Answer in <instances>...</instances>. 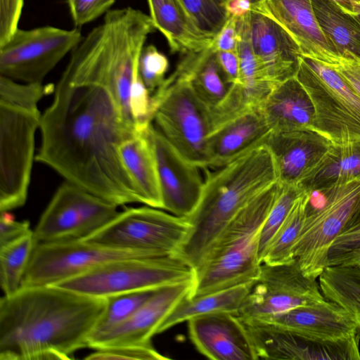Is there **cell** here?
Wrapping results in <instances>:
<instances>
[{
	"instance_id": "obj_1",
	"label": "cell",
	"mask_w": 360,
	"mask_h": 360,
	"mask_svg": "<svg viewBox=\"0 0 360 360\" xmlns=\"http://www.w3.org/2000/svg\"><path fill=\"white\" fill-rule=\"evenodd\" d=\"M41 114L35 160L117 206L141 202L120 147L136 131L110 77L70 58Z\"/></svg>"
},
{
	"instance_id": "obj_2",
	"label": "cell",
	"mask_w": 360,
	"mask_h": 360,
	"mask_svg": "<svg viewBox=\"0 0 360 360\" xmlns=\"http://www.w3.org/2000/svg\"><path fill=\"white\" fill-rule=\"evenodd\" d=\"M106 298L57 285L20 288L0 300V360L70 359L88 339Z\"/></svg>"
},
{
	"instance_id": "obj_3",
	"label": "cell",
	"mask_w": 360,
	"mask_h": 360,
	"mask_svg": "<svg viewBox=\"0 0 360 360\" xmlns=\"http://www.w3.org/2000/svg\"><path fill=\"white\" fill-rule=\"evenodd\" d=\"M214 169H205L198 204L185 217L191 229L176 255L194 270L238 213L278 181L274 159L266 144Z\"/></svg>"
},
{
	"instance_id": "obj_4",
	"label": "cell",
	"mask_w": 360,
	"mask_h": 360,
	"mask_svg": "<svg viewBox=\"0 0 360 360\" xmlns=\"http://www.w3.org/2000/svg\"><path fill=\"white\" fill-rule=\"evenodd\" d=\"M281 188L277 181L247 204L214 241L195 269L190 297L255 281L260 272L261 229Z\"/></svg>"
},
{
	"instance_id": "obj_5",
	"label": "cell",
	"mask_w": 360,
	"mask_h": 360,
	"mask_svg": "<svg viewBox=\"0 0 360 360\" xmlns=\"http://www.w3.org/2000/svg\"><path fill=\"white\" fill-rule=\"evenodd\" d=\"M153 123L190 162L208 168L207 139L211 132L209 110L195 94L180 66L151 96Z\"/></svg>"
},
{
	"instance_id": "obj_6",
	"label": "cell",
	"mask_w": 360,
	"mask_h": 360,
	"mask_svg": "<svg viewBox=\"0 0 360 360\" xmlns=\"http://www.w3.org/2000/svg\"><path fill=\"white\" fill-rule=\"evenodd\" d=\"M295 76L314 106L312 131L331 143L360 141V96L332 65L301 55Z\"/></svg>"
},
{
	"instance_id": "obj_7",
	"label": "cell",
	"mask_w": 360,
	"mask_h": 360,
	"mask_svg": "<svg viewBox=\"0 0 360 360\" xmlns=\"http://www.w3.org/2000/svg\"><path fill=\"white\" fill-rule=\"evenodd\" d=\"M194 278L195 270L176 255L131 257L107 261L53 285L87 296L107 298L128 292L157 289Z\"/></svg>"
},
{
	"instance_id": "obj_8",
	"label": "cell",
	"mask_w": 360,
	"mask_h": 360,
	"mask_svg": "<svg viewBox=\"0 0 360 360\" xmlns=\"http://www.w3.org/2000/svg\"><path fill=\"white\" fill-rule=\"evenodd\" d=\"M190 229L185 217L147 205L120 212L110 223L83 240L148 257H167L176 255Z\"/></svg>"
},
{
	"instance_id": "obj_9",
	"label": "cell",
	"mask_w": 360,
	"mask_h": 360,
	"mask_svg": "<svg viewBox=\"0 0 360 360\" xmlns=\"http://www.w3.org/2000/svg\"><path fill=\"white\" fill-rule=\"evenodd\" d=\"M41 113L0 102V211L22 206L27 198L34 141Z\"/></svg>"
},
{
	"instance_id": "obj_10",
	"label": "cell",
	"mask_w": 360,
	"mask_h": 360,
	"mask_svg": "<svg viewBox=\"0 0 360 360\" xmlns=\"http://www.w3.org/2000/svg\"><path fill=\"white\" fill-rule=\"evenodd\" d=\"M323 200L310 207L294 246L293 257L304 274L317 278L326 267L330 245L351 217L360 198V179L320 193Z\"/></svg>"
},
{
	"instance_id": "obj_11",
	"label": "cell",
	"mask_w": 360,
	"mask_h": 360,
	"mask_svg": "<svg viewBox=\"0 0 360 360\" xmlns=\"http://www.w3.org/2000/svg\"><path fill=\"white\" fill-rule=\"evenodd\" d=\"M117 205L65 181L56 190L33 231L35 243L83 240L114 219Z\"/></svg>"
},
{
	"instance_id": "obj_12",
	"label": "cell",
	"mask_w": 360,
	"mask_h": 360,
	"mask_svg": "<svg viewBox=\"0 0 360 360\" xmlns=\"http://www.w3.org/2000/svg\"><path fill=\"white\" fill-rule=\"evenodd\" d=\"M82 39L78 27L18 28L0 46V75L22 82L42 83L46 76Z\"/></svg>"
},
{
	"instance_id": "obj_13",
	"label": "cell",
	"mask_w": 360,
	"mask_h": 360,
	"mask_svg": "<svg viewBox=\"0 0 360 360\" xmlns=\"http://www.w3.org/2000/svg\"><path fill=\"white\" fill-rule=\"evenodd\" d=\"M325 299L317 278L307 276L295 259L279 264H262L237 316L243 322L257 321Z\"/></svg>"
},
{
	"instance_id": "obj_14",
	"label": "cell",
	"mask_w": 360,
	"mask_h": 360,
	"mask_svg": "<svg viewBox=\"0 0 360 360\" xmlns=\"http://www.w3.org/2000/svg\"><path fill=\"white\" fill-rule=\"evenodd\" d=\"M148 257L85 240L35 243L20 288L53 285L112 259Z\"/></svg>"
},
{
	"instance_id": "obj_15",
	"label": "cell",
	"mask_w": 360,
	"mask_h": 360,
	"mask_svg": "<svg viewBox=\"0 0 360 360\" xmlns=\"http://www.w3.org/2000/svg\"><path fill=\"white\" fill-rule=\"evenodd\" d=\"M156 160L162 210L187 217L197 207L204 180L200 168L188 161L156 129L148 127Z\"/></svg>"
},
{
	"instance_id": "obj_16",
	"label": "cell",
	"mask_w": 360,
	"mask_h": 360,
	"mask_svg": "<svg viewBox=\"0 0 360 360\" xmlns=\"http://www.w3.org/2000/svg\"><path fill=\"white\" fill-rule=\"evenodd\" d=\"M258 359L291 360H359L360 335L346 340L321 342L310 340L278 327L243 322Z\"/></svg>"
},
{
	"instance_id": "obj_17",
	"label": "cell",
	"mask_w": 360,
	"mask_h": 360,
	"mask_svg": "<svg viewBox=\"0 0 360 360\" xmlns=\"http://www.w3.org/2000/svg\"><path fill=\"white\" fill-rule=\"evenodd\" d=\"M194 278L161 287L131 316L103 333L91 335L88 347L94 349L124 345L151 343L162 321L185 297L191 295Z\"/></svg>"
},
{
	"instance_id": "obj_18",
	"label": "cell",
	"mask_w": 360,
	"mask_h": 360,
	"mask_svg": "<svg viewBox=\"0 0 360 360\" xmlns=\"http://www.w3.org/2000/svg\"><path fill=\"white\" fill-rule=\"evenodd\" d=\"M191 341L213 360H256V349L245 323L236 314L218 312L187 321Z\"/></svg>"
},
{
	"instance_id": "obj_19",
	"label": "cell",
	"mask_w": 360,
	"mask_h": 360,
	"mask_svg": "<svg viewBox=\"0 0 360 360\" xmlns=\"http://www.w3.org/2000/svg\"><path fill=\"white\" fill-rule=\"evenodd\" d=\"M302 337L321 342H339L358 333L352 315L339 304L325 299L309 305L292 308L259 320Z\"/></svg>"
},
{
	"instance_id": "obj_20",
	"label": "cell",
	"mask_w": 360,
	"mask_h": 360,
	"mask_svg": "<svg viewBox=\"0 0 360 360\" xmlns=\"http://www.w3.org/2000/svg\"><path fill=\"white\" fill-rule=\"evenodd\" d=\"M272 19L298 44L301 55L335 65L340 58L324 36L311 0H263L252 10Z\"/></svg>"
},
{
	"instance_id": "obj_21",
	"label": "cell",
	"mask_w": 360,
	"mask_h": 360,
	"mask_svg": "<svg viewBox=\"0 0 360 360\" xmlns=\"http://www.w3.org/2000/svg\"><path fill=\"white\" fill-rule=\"evenodd\" d=\"M245 18L252 49L269 81L277 85L295 76L301 51L292 37L262 13L250 11Z\"/></svg>"
},
{
	"instance_id": "obj_22",
	"label": "cell",
	"mask_w": 360,
	"mask_h": 360,
	"mask_svg": "<svg viewBox=\"0 0 360 360\" xmlns=\"http://www.w3.org/2000/svg\"><path fill=\"white\" fill-rule=\"evenodd\" d=\"M266 145L274 159L278 181L298 185L321 162L331 142L310 130L271 132Z\"/></svg>"
},
{
	"instance_id": "obj_23",
	"label": "cell",
	"mask_w": 360,
	"mask_h": 360,
	"mask_svg": "<svg viewBox=\"0 0 360 360\" xmlns=\"http://www.w3.org/2000/svg\"><path fill=\"white\" fill-rule=\"evenodd\" d=\"M271 133L260 108L232 120L209 135L206 143L207 169L223 167L266 144Z\"/></svg>"
},
{
	"instance_id": "obj_24",
	"label": "cell",
	"mask_w": 360,
	"mask_h": 360,
	"mask_svg": "<svg viewBox=\"0 0 360 360\" xmlns=\"http://www.w3.org/2000/svg\"><path fill=\"white\" fill-rule=\"evenodd\" d=\"M260 110L271 132L311 130L314 106L309 94L295 76L276 85Z\"/></svg>"
},
{
	"instance_id": "obj_25",
	"label": "cell",
	"mask_w": 360,
	"mask_h": 360,
	"mask_svg": "<svg viewBox=\"0 0 360 360\" xmlns=\"http://www.w3.org/2000/svg\"><path fill=\"white\" fill-rule=\"evenodd\" d=\"M147 2L153 25L166 39L171 53L184 55L211 45L213 39L198 28L181 0Z\"/></svg>"
},
{
	"instance_id": "obj_26",
	"label": "cell",
	"mask_w": 360,
	"mask_h": 360,
	"mask_svg": "<svg viewBox=\"0 0 360 360\" xmlns=\"http://www.w3.org/2000/svg\"><path fill=\"white\" fill-rule=\"evenodd\" d=\"M148 127L125 140L120 147V155L141 203L162 209L157 164Z\"/></svg>"
},
{
	"instance_id": "obj_27",
	"label": "cell",
	"mask_w": 360,
	"mask_h": 360,
	"mask_svg": "<svg viewBox=\"0 0 360 360\" xmlns=\"http://www.w3.org/2000/svg\"><path fill=\"white\" fill-rule=\"evenodd\" d=\"M357 179H360V141L331 143L321 162L298 185L309 193H320Z\"/></svg>"
},
{
	"instance_id": "obj_28",
	"label": "cell",
	"mask_w": 360,
	"mask_h": 360,
	"mask_svg": "<svg viewBox=\"0 0 360 360\" xmlns=\"http://www.w3.org/2000/svg\"><path fill=\"white\" fill-rule=\"evenodd\" d=\"M318 23L340 59L360 61V19L333 0H311Z\"/></svg>"
},
{
	"instance_id": "obj_29",
	"label": "cell",
	"mask_w": 360,
	"mask_h": 360,
	"mask_svg": "<svg viewBox=\"0 0 360 360\" xmlns=\"http://www.w3.org/2000/svg\"><path fill=\"white\" fill-rule=\"evenodd\" d=\"M255 281L199 296L185 297L162 321L157 334L198 316L218 312H229L237 315Z\"/></svg>"
},
{
	"instance_id": "obj_30",
	"label": "cell",
	"mask_w": 360,
	"mask_h": 360,
	"mask_svg": "<svg viewBox=\"0 0 360 360\" xmlns=\"http://www.w3.org/2000/svg\"><path fill=\"white\" fill-rule=\"evenodd\" d=\"M217 52L212 42L201 51L184 54L178 63L186 75L195 94L208 110L222 100L229 86L219 66Z\"/></svg>"
},
{
	"instance_id": "obj_31",
	"label": "cell",
	"mask_w": 360,
	"mask_h": 360,
	"mask_svg": "<svg viewBox=\"0 0 360 360\" xmlns=\"http://www.w3.org/2000/svg\"><path fill=\"white\" fill-rule=\"evenodd\" d=\"M318 281L323 296L339 304L352 315L360 335V267L328 266Z\"/></svg>"
},
{
	"instance_id": "obj_32",
	"label": "cell",
	"mask_w": 360,
	"mask_h": 360,
	"mask_svg": "<svg viewBox=\"0 0 360 360\" xmlns=\"http://www.w3.org/2000/svg\"><path fill=\"white\" fill-rule=\"evenodd\" d=\"M310 197V193L304 192L295 201L271 241L262 264H279L295 259L293 249L307 216Z\"/></svg>"
},
{
	"instance_id": "obj_33",
	"label": "cell",
	"mask_w": 360,
	"mask_h": 360,
	"mask_svg": "<svg viewBox=\"0 0 360 360\" xmlns=\"http://www.w3.org/2000/svg\"><path fill=\"white\" fill-rule=\"evenodd\" d=\"M266 98L238 82L230 84L222 100L209 110L210 134L232 120L259 109Z\"/></svg>"
},
{
	"instance_id": "obj_34",
	"label": "cell",
	"mask_w": 360,
	"mask_h": 360,
	"mask_svg": "<svg viewBox=\"0 0 360 360\" xmlns=\"http://www.w3.org/2000/svg\"><path fill=\"white\" fill-rule=\"evenodd\" d=\"M34 245L32 231L0 248V285L4 295H11L20 288Z\"/></svg>"
},
{
	"instance_id": "obj_35",
	"label": "cell",
	"mask_w": 360,
	"mask_h": 360,
	"mask_svg": "<svg viewBox=\"0 0 360 360\" xmlns=\"http://www.w3.org/2000/svg\"><path fill=\"white\" fill-rule=\"evenodd\" d=\"M157 289L128 292L107 297L105 307L90 336L108 330L125 321L145 303Z\"/></svg>"
},
{
	"instance_id": "obj_36",
	"label": "cell",
	"mask_w": 360,
	"mask_h": 360,
	"mask_svg": "<svg viewBox=\"0 0 360 360\" xmlns=\"http://www.w3.org/2000/svg\"><path fill=\"white\" fill-rule=\"evenodd\" d=\"M305 192L299 185H283L274 201L259 236L258 257L262 264L264 255L276 233L288 215L297 198Z\"/></svg>"
},
{
	"instance_id": "obj_37",
	"label": "cell",
	"mask_w": 360,
	"mask_h": 360,
	"mask_svg": "<svg viewBox=\"0 0 360 360\" xmlns=\"http://www.w3.org/2000/svg\"><path fill=\"white\" fill-rule=\"evenodd\" d=\"M360 257V198L351 217L329 247L326 266L346 265Z\"/></svg>"
},
{
	"instance_id": "obj_38",
	"label": "cell",
	"mask_w": 360,
	"mask_h": 360,
	"mask_svg": "<svg viewBox=\"0 0 360 360\" xmlns=\"http://www.w3.org/2000/svg\"><path fill=\"white\" fill-rule=\"evenodd\" d=\"M198 28L214 39L229 18L227 0H181Z\"/></svg>"
},
{
	"instance_id": "obj_39",
	"label": "cell",
	"mask_w": 360,
	"mask_h": 360,
	"mask_svg": "<svg viewBox=\"0 0 360 360\" xmlns=\"http://www.w3.org/2000/svg\"><path fill=\"white\" fill-rule=\"evenodd\" d=\"M55 86L42 83L19 82L0 75V102L29 108H38L39 101L53 92Z\"/></svg>"
},
{
	"instance_id": "obj_40",
	"label": "cell",
	"mask_w": 360,
	"mask_h": 360,
	"mask_svg": "<svg viewBox=\"0 0 360 360\" xmlns=\"http://www.w3.org/2000/svg\"><path fill=\"white\" fill-rule=\"evenodd\" d=\"M169 60L153 45L144 46L139 58V72L151 95L164 83Z\"/></svg>"
},
{
	"instance_id": "obj_41",
	"label": "cell",
	"mask_w": 360,
	"mask_h": 360,
	"mask_svg": "<svg viewBox=\"0 0 360 360\" xmlns=\"http://www.w3.org/2000/svg\"><path fill=\"white\" fill-rule=\"evenodd\" d=\"M167 356L159 353L151 343L145 345H124L95 349L85 359L89 360H164Z\"/></svg>"
},
{
	"instance_id": "obj_42",
	"label": "cell",
	"mask_w": 360,
	"mask_h": 360,
	"mask_svg": "<svg viewBox=\"0 0 360 360\" xmlns=\"http://www.w3.org/2000/svg\"><path fill=\"white\" fill-rule=\"evenodd\" d=\"M116 0H67L75 27L86 25L109 11Z\"/></svg>"
},
{
	"instance_id": "obj_43",
	"label": "cell",
	"mask_w": 360,
	"mask_h": 360,
	"mask_svg": "<svg viewBox=\"0 0 360 360\" xmlns=\"http://www.w3.org/2000/svg\"><path fill=\"white\" fill-rule=\"evenodd\" d=\"M24 0H0V46L18 29Z\"/></svg>"
},
{
	"instance_id": "obj_44",
	"label": "cell",
	"mask_w": 360,
	"mask_h": 360,
	"mask_svg": "<svg viewBox=\"0 0 360 360\" xmlns=\"http://www.w3.org/2000/svg\"><path fill=\"white\" fill-rule=\"evenodd\" d=\"M0 248L6 247L27 236L32 231L27 221H15L8 217L6 212H1Z\"/></svg>"
},
{
	"instance_id": "obj_45",
	"label": "cell",
	"mask_w": 360,
	"mask_h": 360,
	"mask_svg": "<svg viewBox=\"0 0 360 360\" xmlns=\"http://www.w3.org/2000/svg\"><path fill=\"white\" fill-rule=\"evenodd\" d=\"M236 17H229L212 40L217 51H238L240 36Z\"/></svg>"
},
{
	"instance_id": "obj_46",
	"label": "cell",
	"mask_w": 360,
	"mask_h": 360,
	"mask_svg": "<svg viewBox=\"0 0 360 360\" xmlns=\"http://www.w3.org/2000/svg\"><path fill=\"white\" fill-rule=\"evenodd\" d=\"M217 60L226 83H235L238 77L240 61L238 51H219Z\"/></svg>"
},
{
	"instance_id": "obj_47",
	"label": "cell",
	"mask_w": 360,
	"mask_h": 360,
	"mask_svg": "<svg viewBox=\"0 0 360 360\" xmlns=\"http://www.w3.org/2000/svg\"><path fill=\"white\" fill-rule=\"evenodd\" d=\"M332 65L360 96V61L340 59Z\"/></svg>"
},
{
	"instance_id": "obj_48",
	"label": "cell",
	"mask_w": 360,
	"mask_h": 360,
	"mask_svg": "<svg viewBox=\"0 0 360 360\" xmlns=\"http://www.w3.org/2000/svg\"><path fill=\"white\" fill-rule=\"evenodd\" d=\"M225 8L229 17L240 18L252 10V4L249 0H227Z\"/></svg>"
},
{
	"instance_id": "obj_49",
	"label": "cell",
	"mask_w": 360,
	"mask_h": 360,
	"mask_svg": "<svg viewBox=\"0 0 360 360\" xmlns=\"http://www.w3.org/2000/svg\"><path fill=\"white\" fill-rule=\"evenodd\" d=\"M345 11L356 15L360 13V0H333Z\"/></svg>"
},
{
	"instance_id": "obj_50",
	"label": "cell",
	"mask_w": 360,
	"mask_h": 360,
	"mask_svg": "<svg viewBox=\"0 0 360 360\" xmlns=\"http://www.w3.org/2000/svg\"><path fill=\"white\" fill-rule=\"evenodd\" d=\"M346 265H355L360 267V257L356 258L355 259H354L353 261H352L351 262Z\"/></svg>"
},
{
	"instance_id": "obj_51",
	"label": "cell",
	"mask_w": 360,
	"mask_h": 360,
	"mask_svg": "<svg viewBox=\"0 0 360 360\" xmlns=\"http://www.w3.org/2000/svg\"><path fill=\"white\" fill-rule=\"evenodd\" d=\"M249 1L251 2L252 5H255V4L262 1L263 0H249Z\"/></svg>"
}]
</instances>
